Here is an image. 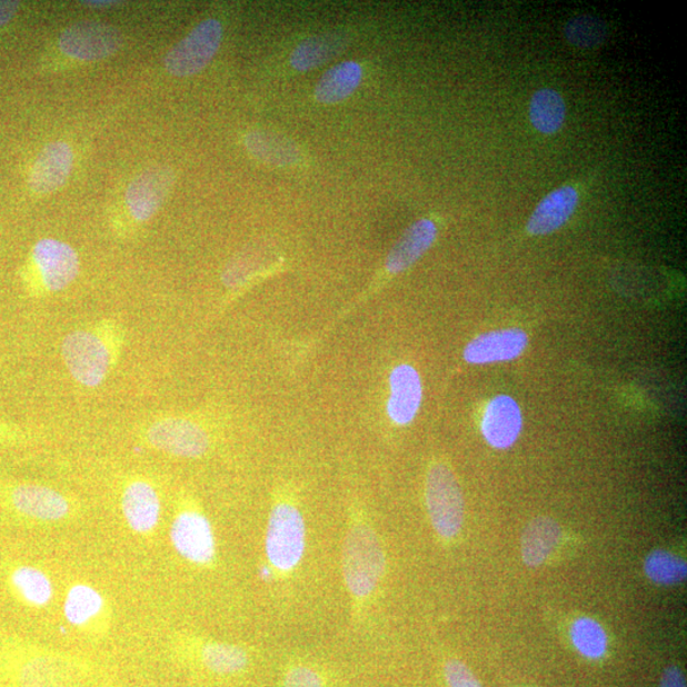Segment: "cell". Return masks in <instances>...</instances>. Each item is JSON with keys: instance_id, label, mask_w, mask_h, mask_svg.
<instances>
[{"instance_id": "10", "label": "cell", "mask_w": 687, "mask_h": 687, "mask_svg": "<svg viewBox=\"0 0 687 687\" xmlns=\"http://www.w3.org/2000/svg\"><path fill=\"white\" fill-rule=\"evenodd\" d=\"M175 182L170 167L155 166L138 175L127 190V205L139 222L151 219L169 198Z\"/></svg>"}, {"instance_id": "26", "label": "cell", "mask_w": 687, "mask_h": 687, "mask_svg": "<svg viewBox=\"0 0 687 687\" xmlns=\"http://www.w3.org/2000/svg\"><path fill=\"white\" fill-rule=\"evenodd\" d=\"M572 646L586 658L598 659L605 656L609 639L600 623L595 619L578 618L570 627Z\"/></svg>"}, {"instance_id": "30", "label": "cell", "mask_w": 687, "mask_h": 687, "mask_svg": "<svg viewBox=\"0 0 687 687\" xmlns=\"http://www.w3.org/2000/svg\"><path fill=\"white\" fill-rule=\"evenodd\" d=\"M445 676L449 687H481L471 669L460 659H448L445 664Z\"/></svg>"}, {"instance_id": "25", "label": "cell", "mask_w": 687, "mask_h": 687, "mask_svg": "<svg viewBox=\"0 0 687 687\" xmlns=\"http://www.w3.org/2000/svg\"><path fill=\"white\" fill-rule=\"evenodd\" d=\"M200 656L209 671L219 675L241 673L249 665L248 651L225 643H209L202 647Z\"/></svg>"}, {"instance_id": "14", "label": "cell", "mask_w": 687, "mask_h": 687, "mask_svg": "<svg viewBox=\"0 0 687 687\" xmlns=\"http://www.w3.org/2000/svg\"><path fill=\"white\" fill-rule=\"evenodd\" d=\"M73 162L74 155L69 145L64 142L48 145L32 166L30 188L41 196L57 191L69 179Z\"/></svg>"}, {"instance_id": "18", "label": "cell", "mask_w": 687, "mask_h": 687, "mask_svg": "<svg viewBox=\"0 0 687 687\" xmlns=\"http://www.w3.org/2000/svg\"><path fill=\"white\" fill-rule=\"evenodd\" d=\"M438 229L434 220L422 218L401 236L386 259L390 275H400L414 266L435 243Z\"/></svg>"}, {"instance_id": "29", "label": "cell", "mask_w": 687, "mask_h": 687, "mask_svg": "<svg viewBox=\"0 0 687 687\" xmlns=\"http://www.w3.org/2000/svg\"><path fill=\"white\" fill-rule=\"evenodd\" d=\"M564 34L571 46L583 49L600 47L606 39V26L594 16H578L564 29Z\"/></svg>"}, {"instance_id": "9", "label": "cell", "mask_w": 687, "mask_h": 687, "mask_svg": "<svg viewBox=\"0 0 687 687\" xmlns=\"http://www.w3.org/2000/svg\"><path fill=\"white\" fill-rule=\"evenodd\" d=\"M41 283L56 293L72 285L79 275V257L72 246L56 239H43L32 251Z\"/></svg>"}, {"instance_id": "4", "label": "cell", "mask_w": 687, "mask_h": 687, "mask_svg": "<svg viewBox=\"0 0 687 687\" xmlns=\"http://www.w3.org/2000/svg\"><path fill=\"white\" fill-rule=\"evenodd\" d=\"M426 504L431 527L440 539L452 541L465 521L464 496L454 471L444 462L430 465L426 481Z\"/></svg>"}, {"instance_id": "16", "label": "cell", "mask_w": 687, "mask_h": 687, "mask_svg": "<svg viewBox=\"0 0 687 687\" xmlns=\"http://www.w3.org/2000/svg\"><path fill=\"white\" fill-rule=\"evenodd\" d=\"M12 505L17 512L39 521H59L70 512V505L59 491L34 486V484H23L16 487L11 495Z\"/></svg>"}, {"instance_id": "2", "label": "cell", "mask_w": 687, "mask_h": 687, "mask_svg": "<svg viewBox=\"0 0 687 687\" xmlns=\"http://www.w3.org/2000/svg\"><path fill=\"white\" fill-rule=\"evenodd\" d=\"M118 344H111L108 332L76 330L61 342V357L70 376L86 387L100 386L117 360Z\"/></svg>"}, {"instance_id": "24", "label": "cell", "mask_w": 687, "mask_h": 687, "mask_svg": "<svg viewBox=\"0 0 687 687\" xmlns=\"http://www.w3.org/2000/svg\"><path fill=\"white\" fill-rule=\"evenodd\" d=\"M11 583L22 600L32 606H46L54 595L50 578L38 568H17L12 572Z\"/></svg>"}, {"instance_id": "7", "label": "cell", "mask_w": 687, "mask_h": 687, "mask_svg": "<svg viewBox=\"0 0 687 687\" xmlns=\"http://www.w3.org/2000/svg\"><path fill=\"white\" fill-rule=\"evenodd\" d=\"M147 440L156 449L178 457L197 458L210 446L207 430L183 418L158 419L148 427Z\"/></svg>"}, {"instance_id": "21", "label": "cell", "mask_w": 687, "mask_h": 687, "mask_svg": "<svg viewBox=\"0 0 687 687\" xmlns=\"http://www.w3.org/2000/svg\"><path fill=\"white\" fill-rule=\"evenodd\" d=\"M245 146L255 158L272 166H293L301 160V151L292 140L270 131H251Z\"/></svg>"}, {"instance_id": "20", "label": "cell", "mask_w": 687, "mask_h": 687, "mask_svg": "<svg viewBox=\"0 0 687 687\" xmlns=\"http://www.w3.org/2000/svg\"><path fill=\"white\" fill-rule=\"evenodd\" d=\"M348 40L346 34L340 32H328L316 34V37L303 40L293 50L290 63L299 72H307L319 68L328 61L337 58L347 49Z\"/></svg>"}, {"instance_id": "8", "label": "cell", "mask_w": 687, "mask_h": 687, "mask_svg": "<svg viewBox=\"0 0 687 687\" xmlns=\"http://www.w3.org/2000/svg\"><path fill=\"white\" fill-rule=\"evenodd\" d=\"M171 541L183 559L209 566L216 559L217 544L209 519L197 509H185L175 517Z\"/></svg>"}, {"instance_id": "28", "label": "cell", "mask_w": 687, "mask_h": 687, "mask_svg": "<svg viewBox=\"0 0 687 687\" xmlns=\"http://www.w3.org/2000/svg\"><path fill=\"white\" fill-rule=\"evenodd\" d=\"M645 571L651 583L658 585H676L683 583L687 576L686 560L664 549L648 554L645 561Z\"/></svg>"}, {"instance_id": "19", "label": "cell", "mask_w": 687, "mask_h": 687, "mask_svg": "<svg viewBox=\"0 0 687 687\" xmlns=\"http://www.w3.org/2000/svg\"><path fill=\"white\" fill-rule=\"evenodd\" d=\"M562 528L550 517H537L527 525L521 537V555L527 567L537 568L548 561L562 540Z\"/></svg>"}, {"instance_id": "27", "label": "cell", "mask_w": 687, "mask_h": 687, "mask_svg": "<svg viewBox=\"0 0 687 687\" xmlns=\"http://www.w3.org/2000/svg\"><path fill=\"white\" fill-rule=\"evenodd\" d=\"M103 609V598L94 588L77 585L67 595L66 616L76 627H84Z\"/></svg>"}, {"instance_id": "34", "label": "cell", "mask_w": 687, "mask_h": 687, "mask_svg": "<svg viewBox=\"0 0 687 687\" xmlns=\"http://www.w3.org/2000/svg\"><path fill=\"white\" fill-rule=\"evenodd\" d=\"M83 4L88 6V7H94V8H104V7H111L114 4H119L118 2H82Z\"/></svg>"}, {"instance_id": "6", "label": "cell", "mask_w": 687, "mask_h": 687, "mask_svg": "<svg viewBox=\"0 0 687 687\" xmlns=\"http://www.w3.org/2000/svg\"><path fill=\"white\" fill-rule=\"evenodd\" d=\"M122 46V34L113 26L84 21L69 26L59 38V48L66 56L82 61L109 58Z\"/></svg>"}, {"instance_id": "33", "label": "cell", "mask_w": 687, "mask_h": 687, "mask_svg": "<svg viewBox=\"0 0 687 687\" xmlns=\"http://www.w3.org/2000/svg\"><path fill=\"white\" fill-rule=\"evenodd\" d=\"M19 2H10V0H0V26L11 22L17 11H19Z\"/></svg>"}, {"instance_id": "13", "label": "cell", "mask_w": 687, "mask_h": 687, "mask_svg": "<svg viewBox=\"0 0 687 687\" xmlns=\"http://www.w3.org/2000/svg\"><path fill=\"white\" fill-rule=\"evenodd\" d=\"M390 396L386 411L394 425L405 427L416 419L422 400L419 372L410 365H399L389 378Z\"/></svg>"}, {"instance_id": "3", "label": "cell", "mask_w": 687, "mask_h": 687, "mask_svg": "<svg viewBox=\"0 0 687 687\" xmlns=\"http://www.w3.org/2000/svg\"><path fill=\"white\" fill-rule=\"evenodd\" d=\"M306 522L299 508L279 500L270 510L266 552L270 570L287 576L301 564L306 551Z\"/></svg>"}, {"instance_id": "11", "label": "cell", "mask_w": 687, "mask_h": 687, "mask_svg": "<svg viewBox=\"0 0 687 687\" xmlns=\"http://www.w3.org/2000/svg\"><path fill=\"white\" fill-rule=\"evenodd\" d=\"M522 427V410L508 395L496 396L484 410L480 429L482 437L492 448L512 447L521 436Z\"/></svg>"}, {"instance_id": "31", "label": "cell", "mask_w": 687, "mask_h": 687, "mask_svg": "<svg viewBox=\"0 0 687 687\" xmlns=\"http://www.w3.org/2000/svg\"><path fill=\"white\" fill-rule=\"evenodd\" d=\"M323 677L315 668L306 665H297L289 668L283 687H323Z\"/></svg>"}, {"instance_id": "17", "label": "cell", "mask_w": 687, "mask_h": 687, "mask_svg": "<svg viewBox=\"0 0 687 687\" xmlns=\"http://www.w3.org/2000/svg\"><path fill=\"white\" fill-rule=\"evenodd\" d=\"M578 201V191L570 185L555 189L539 202L528 219V233L545 236L558 231L575 215Z\"/></svg>"}, {"instance_id": "5", "label": "cell", "mask_w": 687, "mask_h": 687, "mask_svg": "<svg viewBox=\"0 0 687 687\" xmlns=\"http://www.w3.org/2000/svg\"><path fill=\"white\" fill-rule=\"evenodd\" d=\"M223 38L222 23L209 19L202 21L187 38L167 52L165 68L175 77L196 76L213 60Z\"/></svg>"}, {"instance_id": "1", "label": "cell", "mask_w": 687, "mask_h": 687, "mask_svg": "<svg viewBox=\"0 0 687 687\" xmlns=\"http://www.w3.org/2000/svg\"><path fill=\"white\" fill-rule=\"evenodd\" d=\"M385 570L386 555L376 528L366 517L355 515L344 542L342 572L357 613L371 603Z\"/></svg>"}, {"instance_id": "32", "label": "cell", "mask_w": 687, "mask_h": 687, "mask_svg": "<svg viewBox=\"0 0 687 687\" xmlns=\"http://www.w3.org/2000/svg\"><path fill=\"white\" fill-rule=\"evenodd\" d=\"M660 687H687L684 673L677 666H669L660 678Z\"/></svg>"}, {"instance_id": "23", "label": "cell", "mask_w": 687, "mask_h": 687, "mask_svg": "<svg viewBox=\"0 0 687 687\" xmlns=\"http://www.w3.org/2000/svg\"><path fill=\"white\" fill-rule=\"evenodd\" d=\"M567 106L561 94L551 88L536 91L530 101V120L532 127L541 135L558 133L566 121Z\"/></svg>"}, {"instance_id": "15", "label": "cell", "mask_w": 687, "mask_h": 687, "mask_svg": "<svg viewBox=\"0 0 687 687\" xmlns=\"http://www.w3.org/2000/svg\"><path fill=\"white\" fill-rule=\"evenodd\" d=\"M121 508L129 527L138 534H149L160 522L161 499L148 481L128 484L122 492Z\"/></svg>"}, {"instance_id": "22", "label": "cell", "mask_w": 687, "mask_h": 687, "mask_svg": "<svg viewBox=\"0 0 687 687\" xmlns=\"http://www.w3.org/2000/svg\"><path fill=\"white\" fill-rule=\"evenodd\" d=\"M362 77L364 69L356 61H344L322 76L316 86V100L328 104L346 100L357 90Z\"/></svg>"}, {"instance_id": "12", "label": "cell", "mask_w": 687, "mask_h": 687, "mask_svg": "<svg viewBox=\"0 0 687 687\" xmlns=\"http://www.w3.org/2000/svg\"><path fill=\"white\" fill-rule=\"evenodd\" d=\"M527 344V333L521 329L490 331L472 339L464 350V358L477 366L509 362L524 354Z\"/></svg>"}]
</instances>
